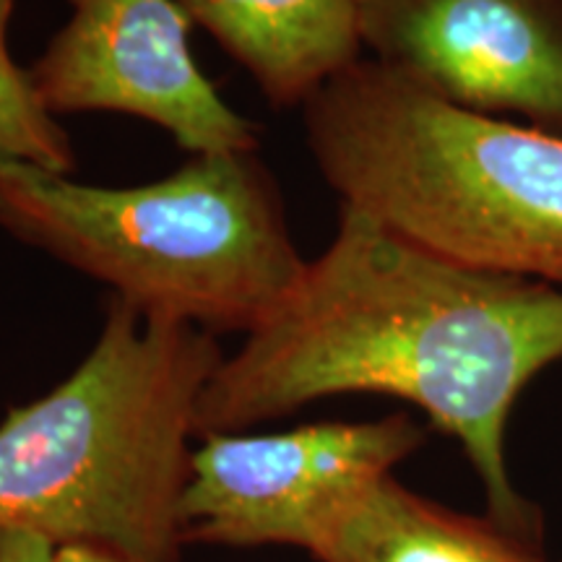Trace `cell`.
<instances>
[{
	"label": "cell",
	"instance_id": "6da1fadb",
	"mask_svg": "<svg viewBox=\"0 0 562 562\" xmlns=\"http://www.w3.org/2000/svg\"><path fill=\"white\" fill-rule=\"evenodd\" d=\"M560 360L558 286L448 261L339 206L328 248L209 378L195 438L248 432L334 396L398 398L461 442L490 516L542 533L513 487L505 432L526 385Z\"/></svg>",
	"mask_w": 562,
	"mask_h": 562
},
{
	"label": "cell",
	"instance_id": "7a4b0ae2",
	"mask_svg": "<svg viewBox=\"0 0 562 562\" xmlns=\"http://www.w3.org/2000/svg\"><path fill=\"white\" fill-rule=\"evenodd\" d=\"M216 336L110 297L66 381L0 419V529L133 562H180V501Z\"/></svg>",
	"mask_w": 562,
	"mask_h": 562
},
{
	"label": "cell",
	"instance_id": "3957f363",
	"mask_svg": "<svg viewBox=\"0 0 562 562\" xmlns=\"http://www.w3.org/2000/svg\"><path fill=\"white\" fill-rule=\"evenodd\" d=\"M341 206L480 271L562 290V136L484 115L364 55L302 108Z\"/></svg>",
	"mask_w": 562,
	"mask_h": 562
},
{
	"label": "cell",
	"instance_id": "277c9868",
	"mask_svg": "<svg viewBox=\"0 0 562 562\" xmlns=\"http://www.w3.org/2000/svg\"><path fill=\"white\" fill-rule=\"evenodd\" d=\"M0 229L146 318L214 336L250 334L307 263L261 151L193 154L133 188L0 161Z\"/></svg>",
	"mask_w": 562,
	"mask_h": 562
},
{
	"label": "cell",
	"instance_id": "5b68a950",
	"mask_svg": "<svg viewBox=\"0 0 562 562\" xmlns=\"http://www.w3.org/2000/svg\"><path fill=\"white\" fill-rule=\"evenodd\" d=\"M180 501L186 542L323 550L341 518L425 446L409 414L199 438Z\"/></svg>",
	"mask_w": 562,
	"mask_h": 562
},
{
	"label": "cell",
	"instance_id": "8992f818",
	"mask_svg": "<svg viewBox=\"0 0 562 562\" xmlns=\"http://www.w3.org/2000/svg\"><path fill=\"white\" fill-rule=\"evenodd\" d=\"M70 16L34 60L55 117L117 112L165 128L188 154L261 151V131L224 102L193 58L178 0H68Z\"/></svg>",
	"mask_w": 562,
	"mask_h": 562
},
{
	"label": "cell",
	"instance_id": "52a82bcc",
	"mask_svg": "<svg viewBox=\"0 0 562 562\" xmlns=\"http://www.w3.org/2000/svg\"><path fill=\"white\" fill-rule=\"evenodd\" d=\"M368 58L484 115L562 136V0H357Z\"/></svg>",
	"mask_w": 562,
	"mask_h": 562
},
{
	"label": "cell",
	"instance_id": "ba28073f",
	"mask_svg": "<svg viewBox=\"0 0 562 562\" xmlns=\"http://www.w3.org/2000/svg\"><path fill=\"white\" fill-rule=\"evenodd\" d=\"M273 110L305 108L364 58L357 0H178Z\"/></svg>",
	"mask_w": 562,
	"mask_h": 562
},
{
	"label": "cell",
	"instance_id": "9c48e42d",
	"mask_svg": "<svg viewBox=\"0 0 562 562\" xmlns=\"http://www.w3.org/2000/svg\"><path fill=\"white\" fill-rule=\"evenodd\" d=\"M315 562H547L542 533L448 508L385 476L336 526Z\"/></svg>",
	"mask_w": 562,
	"mask_h": 562
},
{
	"label": "cell",
	"instance_id": "30bf717a",
	"mask_svg": "<svg viewBox=\"0 0 562 562\" xmlns=\"http://www.w3.org/2000/svg\"><path fill=\"white\" fill-rule=\"evenodd\" d=\"M13 11L16 0H0V161L74 175L79 167L74 138L45 108L30 68H21L9 50Z\"/></svg>",
	"mask_w": 562,
	"mask_h": 562
},
{
	"label": "cell",
	"instance_id": "8fae6325",
	"mask_svg": "<svg viewBox=\"0 0 562 562\" xmlns=\"http://www.w3.org/2000/svg\"><path fill=\"white\" fill-rule=\"evenodd\" d=\"M55 547L37 533L0 529V562H55Z\"/></svg>",
	"mask_w": 562,
	"mask_h": 562
},
{
	"label": "cell",
	"instance_id": "7c38bea8",
	"mask_svg": "<svg viewBox=\"0 0 562 562\" xmlns=\"http://www.w3.org/2000/svg\"><path fill=\"white\" fill-rule=\"evenodd\" d=\"M55 562H133L121 554L97 550V547H60L55 552Z\"/></svg>",
	"mask_w": 562,
	"mask_h": 562
}]
</instances>
